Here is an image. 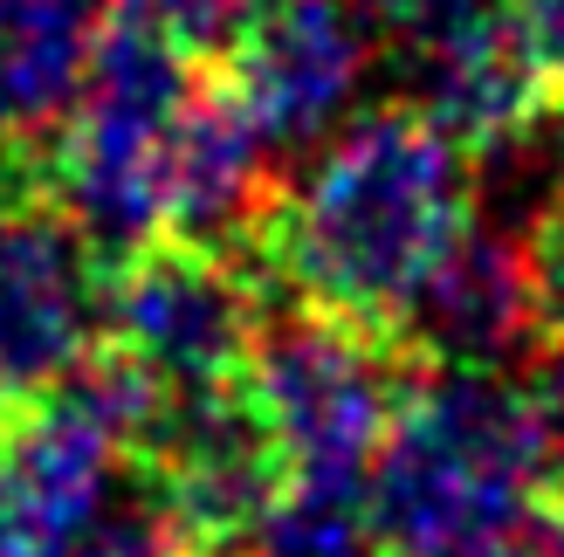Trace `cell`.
Returning a JSON list of instances; mask_svg holds the SVG:
<instances>
[{
  "label": "cell",
  "mask_w": 564,
  "mask_h": 557,
  "mask_svg": "<svg viewBox=\"0 0 564 557\" xmlns=\"http://www.w3.org/2000/svg\"><path fill=\"white\" fill-rule=\"evenodd\" d=\"M468 214V152L420 110L379 103L351 110L303 173L275 186L248 255L262 283L290 290L303 310L386 330Z\"/></svg>",
  "instance_id": "obj_1"
},
{
  "label": "cell",
  "mask_w": 564,
  "mask_h": 557,
  "mask_svg": "<svg viewBox=\"0 0 564 557\" xmlns=\"http://www.w3.org/2000/svg\"><path fill=\"white\" fill-rule=\"evenodd\" d=\"M551 495L544 434L517 372H413L365 468V516L386 557H447L517 531Z\"/></svg>",
  "instance_id": "obj_2"
},
{
  "label": "cell",
  "mask_w": 564,
  "mask_h": 557,
  "mask_svg": "<svg viewBox=\"0 0 564 557\" xmlns=\"http://www.w3.org/2000/svg\"><path fill=\"white\" fill-rule=\"evenodd\" d=\"M193 90H200L193 55H180L152 21L110 0L90 76H83L69 118L55 124L42 186V200L97 248L104 269L165 234L159 159Z\"/></svg>",
  "instance_id": "obj_3"
},
{
  "label": "cell",
  "mask_w": 564,
  "mask_h": 557,
  "mask_svg": "<svg viewBox=\"0 0 564 557\" xmlns=\"http://www.w3.org/2000/svg\"><path fill=\"white\" fill-rule=\"evenodd\" d=\"M413 358L372 324H345L290 303L262 317L241 385L262 427L275 434L290 476L303 482H365L379 440L413 385Z\"/></svg>",
  "instance_id": "obj_4"
},
{
  "label": "cell",
  "mask_w": 564,
  "mask_h": 557,
  "mask_svg": "<svg viewBox=\"0 0 564 557\" xmlns=\"http://www.w3.org/2000/svg\"><path fill=\"white\" fill-rule=\"evenodd\" d=\"M262 290L269 283L256 255L159 234L138 255L104 269V345L145 365L159 385L241 379L269 317Z\"/></svg>",
  "instance_id": "obj_5"
},
{
  "label": "cell",
  "mask_w": 564,
  "mask_h": 557,
  "mask_svg": "<svg viewBox=\"0 0 564 557\" xmlns=\"http://www.w3.org/2000/svg\"><path fill=\"white\" fill-rule=\"evenodd\" d=\"M152 516L193 557H235L269 503L290 489L275 434L262 427L241 379L220 385H165L145 440H138Z\"/></svg>",
  "instance_id": "obj_6"
},
{
  "label": "cell",
  "mask_w": 564,
  "mask_h": 557,
  "mask_svg": "<svg viewBox=\"0 0 564 557\" xmlns=\"http://www.w3.org/2000/svg\"><path fill=\"white\" fill-rule=\"evenodd\" d=\"M379 35L358 0H256L228 48V97L256 118L269 152H317L358 110Z\"/></svg>",
  "instance_id": "obj_7"
},
{
  "label": "cell",
  "mask_w": 564,
  "mask_h": 557,
  "mask_svg": "<svg viewBox=\"0 0 564 557\" xmlns=\"http://www.w3.org/2000/svg\"><path fill=\"white\" fill-rule=\"evenodd\" d=\"M104 345V262L48 200L0 214V406L42 400Z\"/></svg>",
  "instance_id": "obj_8"
},
{
  "label": "cell",
  "mask_w": 564,
  "mask_h": 557,
  "mask_svg": "<svg viewBox=\"0 0 564 557\" xmlns=\"http://www.w3.org/2000/svg\"><path fill=\"white\" fill-rule=\"evenodd\" d=\"M386 338L420 372H510L544 338L523 234L468 214L441 255L420 269V283L400 296Z\"/></svg>",
  "instance_id": "obj_9"
},
{
  "label": "cell",
  "mask_w": 564,
  "mask_h": 557,
  "mask_svg": "<svg viewBox=\"0 0 564 557\" xmlns=\"http://www.w3.org/2000/svg\"><path fill=\"white\" fill-rule=\"evenodd\" d=\"M392 76V103L420 110L441 138H455L462 152H482L496 138L523 131L544 110V83L530 69V55L510 28V8L441 28L427 42L379 48Z\"/></svg>",
  "instance_id": "obj_10"
},
{
  "label": "cell",
  "mask_w": 564,
  "mask_h": 557,
  "mask_svg": "<svg viewBox=\"0 0 564 557\" xmlns=\"http://www.w3.org/2000/svg\"><path fill=\"white\" fill-rule=\"evenodd\" d=\"M159 186H165V234L248 255L275 200V152L256 131V118L228 97V83L186 97V110L165 131Z\"/></svg>",
  "instance_id": "obj_11"
},
{
  "label": "cell",
  "mask_w": 564,
  "mask_h": 557,
  "mask_svg": "<svg viewBox=\"0 0 564 557\" xmlns=\"http://www.w3.org/2000/svg\"><path fill=\"white\" fill-rule=\"evenodd\" d=\"M110 0H0V131L42 138L90 76Z\"/></svg>",
  "instance_id": "obj_12"
},
{
  "label": "cell",
  "mask_w": 564,
  "mask_h": 557,
  "mask_svg": "<svg viewBox=\"0 0 564 557\" xmlns=\"http://www.w3.org/2000/svg\"><path fill=\"white\" fill-rule=\"evenodd\" d=\"M235 557H379L372 516H365V482H303L269 503V516L248 531Z\"/></svg>",
  "instance_id": "obj_13"
},
{
  "label": "cell",
  "mask_w": 564,
  "mask_h": 557,
  "mask_svg": "<svg viewBox=\"0 0 564 557\" xmlns=\"http://www.w3.org/2000/svg\"><path fill=\"white\" fill-rule=\"evenodd\" d=\"M118 8H131L138 21H152L180 55L207 63V55L235 48V35L248 28V14H256V0H118Z\"/></svg>",
  "instance_id": "obj_14"
},
{
  "label": "cell",
  "mask_w": 564,
  "mask_h": 557,
  "mask_svg": "<svg viewBox=\"0 0 564 557\" xmlns=\"http://www.w3.org/2000/svg\"><path fill=\"white\" fill-rule=\"evenodd\" d=\"M358 8H365V21H372L379 48H400V42H427V35H441V28L502 14L510 0H358Z\"/></svg>",
  "instance_id": "obj_15"
},
{
  "label": "cell",
  "mask_w": 564,
  "mask_h": 557,
  "mask_svg": "<svg viewBox=\"0 0 564 557\" xmlns=\"http://www.w3.org/2000/svg\"><path fill=\"white\" fill-rule=\"evenodd\" d=\"M523 262H530V296H538L544 338L564 330V193L523 228Z\"/></svg>",
  "instance_id": "obj_16"
},
{
  "label": "cell",
  "mask_w": 564,
  "mask_h": 557,
  "mask_svg": "<svg viewBox=\"0 0 564 557\" xmlns=\"http://www.w3.org/2000/svg\"><path fill=\"white\" fill-rule=\"evenodd\" d=\"M530 413H538V434H544V468H551V495L564 503V330L538 351V365L523 379Z\"/></svg>",
  "instance_id": "obj_17"
},
{
  "label": "cell",
  "mask_w": 564,
  "mask_h": 557,
  "mask_svg": "<svg viewBox=\"0 0 564 557\" xmlns=\"http://www.w3.org/2000/svg\"><path fill=\"white\" fill-rule=\"evenodd\" d=\"M510 28L544 83V97H564V0H510Z\"/></svg>",
  "instance_id": "obj_18"
},
{
  "label": "cell",
  "mask_w": 564,
  "mask_h": 557,
  "mask_svg": "<svg viewBox=\"0 0 564 557\" xmlns=\"http://www.w3.org/2000/svg\"><path fill=\"white\" fill-rule=\"evenodd\" d=\"M76 557H193V550L173 544V531H165L152 516V503H145V510H110V523Z\"/></svg>",
  "instance_id": "obj_19"
},
{
  "label": "cell",
  "mask_w": 564,
  "mask_h": 557,
  "mask_svg": "<svg viewBox=\"0 0 564 557\" xmlns=\"http://www.w3.org/2000/svg\"><path fill=\"white\" fill-rule=\"evenodd\" d=\"M447 557H564V503H544L538 516H523L517 531L482 537L468 550H447Z\"/></svg>",
  "instance_id": "obj_20"
},
{
  "label": "cell",
  "mask_w": 564,
  "mask_h": 557,
  "mask_svg": "<svg viewBox=\"0 0 564 557\" xmlns=\"http://www.w3.org/2000/svg\"><path fill=\"white\" fill-rule=\"evenodd\" d=\"M530 138H538V159H544L551 186L564 193V97H544V110L530 118Z\"/></svg>",
  "instance_id": "obj_21"
},
{
  "label": "cell",
  "mask_w": 564,
  "mask_h": 557,
  "mask_svg": "<svg viewBox=\"0 0 564 557\" xmlns=\"http://www.w3.org/2000/svg\"><path fill=\"white\" fill-rule=\"evenodd\" d=\"M14 207V138L0 131V214Z\"/></svg>",
  "instance_id": "obj_22"
}]
</instances>
